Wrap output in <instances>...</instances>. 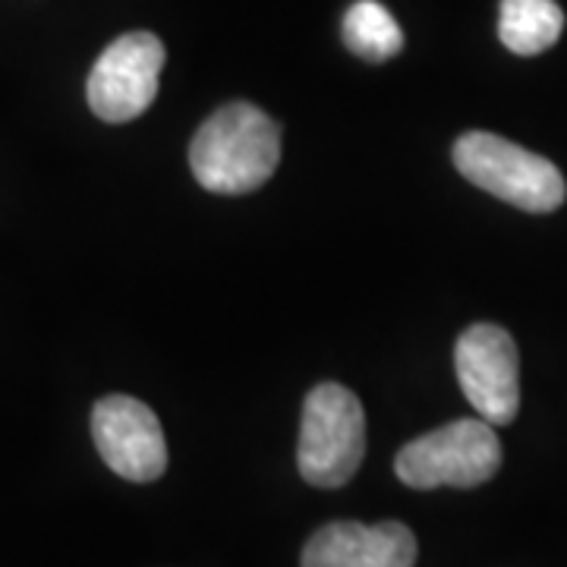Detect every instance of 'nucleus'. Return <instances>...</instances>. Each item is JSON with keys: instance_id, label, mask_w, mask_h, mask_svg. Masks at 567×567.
I'll return each instance as SVG.
<instances>
[{"instance_id": "nucleus-5", "label": "nucleus", "mask_w": 567, "mask_h": 567, "mask_svg": "<svg viewBox=\"0 0 567 567\" xmlns=\"http://www.w3.org/2000/svg\"><path fill=\"white\" fill-rule=\"evenodd\" d=\"M162 66L164 44L158 35L126 32L111 41L85 82V99L92 114L107 123L136 121L158 95Z\"/></svg>"}, {"instance_id": "nucleus-7", "label": "nucleus", "mask_w": 567, "mask_h": 567, "mask_svg": "<svg viewBox=\"0 0 567 567\" xmlns=\"http://www.w3.org/2000/svg\"><path fill=\"white\" fill-rule=\"evenodd\" d=\"M92 439L104 464L130 483H155L167 470L162 423L155 410L136 398H102L92 410Z\"/></svg>"}, {"instance_id": "nucleus-3", "label": "nucleus", "mask_w": 567, "mask_h": 567, "mask_svg": "<svg viewBox=\"0 0 567 567\" xmlns=\"http://www.w3.org/2000/svg\"><path fill=\"white\" fill-rule=\"evenodd\" d=\"M365 454V413L344 385L322 382L309 391L297 464L309 486L338 488L357 476Z\"/></svg>"}, {"instance_id": "nucleus-8", "label": "nucleus", "mask_w": 567, "mask_h": 567, "mask_svg": "<svg viewBox=\"0 0 567 567\" xmlns=\"http://www.w3.org/2000/svg\"><path fill=\"white\" fill-rule=\"evenodd\" d=\"M416 536L398 520L322 527L303 548V567H413Z\"/></svg>"}, {"instance_id": "nucleus-4", "label": "nucleus", "mask_w": 567, "mask_h": 567, "mask_svg": "<svg viewBox=\"0 0 567 567\" xmlns=\"http://www.w3.org/2000/svg\"><path fill=\"white\" fill-rule=\"evenodd\" d=\"M502 466V442L486 420H454L401 447L394 473L410 488H473Z\"/></svg>"}, {"instance_id": "nucleus-10", "label": "nucleus", "mask_w": 567, "mask_h": 567, "mask_svg": "<svg viewBox=\"0 0 567 567\" xmlns=\"http://www.w3.org/2000/svg\"><path fill=\"white\" fill-rule=\"evenodd\" d=\"M344 44L369 63L391 61L404 48V32L379 0H357L344 13Z\"/></svg>"}, {"instance_id": "nucleus-1", "label": "nucleus", "mask_w": 567, "mask_h": 567, "mask_svg": "<svg viewBox=\"0 0 567 567\" xmlns=\"http://www.w3.org/2000/svg\"><path fill=\"white\" fill-rule=\"evenodd\" d=\"M281 162L278 123L262 107L234 102L218 107L189 145L193 177L208 193L244 196L259 189Z\"/></svg>"}, {"instance_id": "nucleus-9", "label": "nucleus", "mask_w": 567, "mask_h": 567, "mask_svg": "<svg viewBox=\"0 0 567 567\" xmlns=\"http://www.w3.org/2000/svg\"><path fill=\"white\" fill-rule=\"evenodd\" d=\"M565 13L555 0H502L498 39L520 58H536L561 39Z\"/></svg>"}, {"instance_id": "nucleus-6", "label": "nucleus", "mask_w": 567, "mask_h": 567, "mask_svg": "<svg viewBox=\"0 0 567 567\" xmlns=\"http://www.w3.org/2000/svg\"><path fill=\"white\" fill-rule=\"evenodd\" d=\"M457 379L480 420L507 425L520 410V357L498 324H470L454 350Z\"/></svg>"}, {"instance_id": "nucleus-2", "label": "nucleus", "mask_w": 567, "mask_h": 567, "mask_svg": "<svg viewBox=\"0 0 567 567\" xmlns=\"http://www.w3.org/2000/svg\"><path fill=\"white\" fill-rule=\"evenodd\" d=\"M454 164L466 181L533 215L561 208L565 177L555 164L495 133L473 130L454 142Z\"/></svg>"}]
</instances>
